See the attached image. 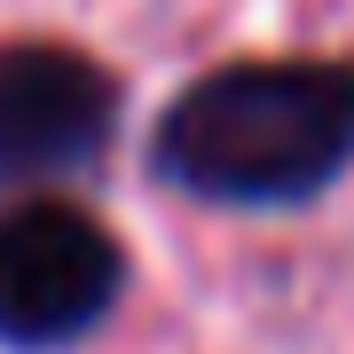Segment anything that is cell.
<instances>
[{
	"mask_svg": "<svg viewBox=\"0 0 354 354\" xmlns=\"http://www.w3.org/2000/svg\"><path fill=\"white\" fill-rule=\"evenodd\" d=\"M354 165V55H236L150 127V174L189 205L291 213Z\"/></svg>",
	"mask_w": 354,
	"mask_h": 354,
	"instance_id": "6da1fadb",
	"label": "cell"
},
{
	"mask_svg": "<svg viewBox=\"0 0 354 354\" xmlns=\"http://www.w3.org/2000/svg\"><path fill=\"white\" fill-rule=\"evenodd\" d=\"M118 299H127V244L102 213L71 197H16L0 213V346H79Z\"/></svg>",
	"mask_w": 354,
	"mask_h": 354,
	"instance_id": "7a4b0ae2",
	"label": "cell"
},
{
	"mask_svg": "<svg viewBox=\"0 0 354 354\" xmlns=\"http://www.w3.org/2000/svg\"><path fill=\"white\" fill-rule=\"evenodd\" d=\"M127 87L71 39H0V189H55L111 158Z\"/></svg>",
	"mask_w": 354,
	"mask_h": 354,
	"instance_id": "3957f363",
	"label": "cell"
}]
</instances>
